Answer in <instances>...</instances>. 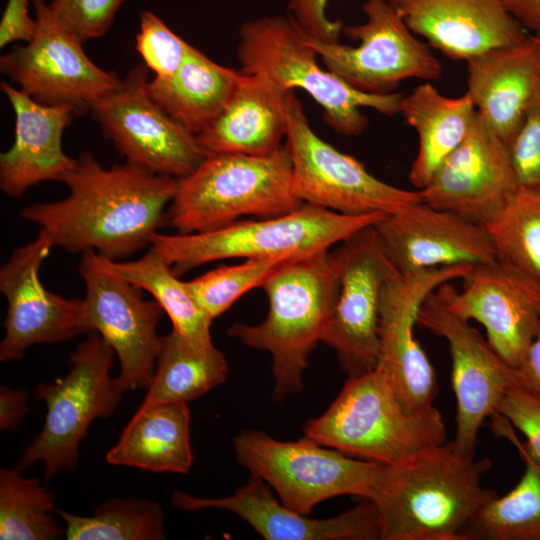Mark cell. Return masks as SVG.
<instances>
[{"mask_svg":"<svg viewBox=\"0 0 540 540\" xmlns=\"http://www.w3.org/2000/svg\"><path fill=\"white\" fill-rule=\"evenodd\" d=\"M54 247L39 229L37 238L16 248L0 269V290L8 308L0 361L19 360L35 344H54L85 334L84 299H68L48 291L40 266Z\"/></svg>","mask_w":540,"mask_h":540,"instance_id":"19","label":"cell"},{"mask_svg":"<svg viewBox=\"0 0 540 540\" xmlns=\"http://www.w3.org/2000/svg\"><path fill=\"white\" fill-rule=\"evenodd\" d=\"M491 467L489 459L463 455L451 442L385 465L370 500L381 540H469L479 513L498 495L483 484Z\"/></svg>","mask_w":540,"mask_h":540,"instance_id":"2","label":"cell"},{"mask_svg":"<svg viewBox=\"0 0 540 540\" xmlns=\"http://www.w3.org/2000/svg\"><path fill=\"white\" fill-rule=\"evenodd\" d=\"M328 1L288 0L289 15L305 35L325 43L339 42L344 25L341 20L329 19Z\"/></svg>","mask_w":540,"mask_h":540,"instance_id":"41","label":"cell"},{"mask_svg":"<svg viewBox=\"0 0 540 540\" xmlns=\"http://www.w3.org/2000/svg\"><path fill=\"white\" fill-rule=\"evenodd\" d=\"M399 114L418 135V152L409 181L421 190L468 135L477 111L467 92L447 97L432 84L424 83L402 97Z\"/></svg>","mask_w":540,"mask_h":540,"instance_id":"28","label":"cell"},{"mask_svg":"<svg viewBox=\"0 0 540 540\" xmlns=\"http://www.w3.org/2000/svg\"><path fill=\"white\" fill-rule=\"evenodd\" d=\"M461 291L436 290L457 316L480 323L487 341L511 367L523 361L540 329V288L498 259L473 265Z\"/></svg>","mask_w":540,"mask_h":540,"instance_id":"18","label":"cell"},{"mask_svg":"<svg viewBox=\"0 0 540 540\" xmlns=\"http://www.w3.org/2000/svg\"><path fill=\"white\" fill-rule=\"evenodd\" d=\"M405 23L452 60L517 44L528 34L503 0H395Z\"/></svg>","mask_w":540,"mask_h":540,"instance_id":"23","label":"cell"},{"mask_svg":"<svg viewBox=\"0 0 540 540\" xmlns=\"http://www.w3.org/2000/svg\"><path fill=\"white\" fill-rule=\"evenodd\" d=\"M497 413L525 436L526 450L540 462V395L513 385L505 392Z\"/></svg>","mask_w":540,"mask_h":540,"instance_id":"40","label":"cell"},{"mask_svg":"<svg viewBox=\"0 0 540 540\" xmlns=\"http://www.w3.org/2000/svg\"><path fill=\"white\" fill-rule=\"evenodd\" d=\"M493 432L509 440L524 462V473L508 493L496 496L479 513L469 540H540V462L519 441L513 426L500 414L491 417Z\"/></svg>","mask_w":540,"mask_h":540,"instance_id":"30","label":"cell"},{"mask_svg":"<svg viewBox=\"0 0 540 540\" xmlns=\"http://www.w3.org/2000/svg\"><path fill=\"white\" fill-rule=\"evenodd\" d=\"M387 214L350 215L304 203L289 213L236 221L192 234L157 233L151 248L177 276L203 264L230 258H300L329 250Z\"/></svg>","mask_w":540,"mask_h":540,"instance_id":"7","label":"cell"},{"mask_svg":"<svg viewBox=\"0 0 540 540\" xmlns=\"http://www.w3.org/2000/svg\"><path fill=\"white\" fill-rule=\"evenodd\" d=\"M289 260L249 258L240 264L219 266L186 283L200 307L213 320L247 291L260 287L269 275Z\"/></svg>","mask_w":540,"mask_h":540,"instance_id":"36","label":"cell"},{"mask_svg":"<svg viewBox=\"0 0 540 540\" xmlns=\"http://www.w3.org/2000/svg\"><path fill=\"white\" fill-rule=\"evenodd\" d=\"M285 139L294 191L303 203L359 215L392 214L422 201L420 190L398 188L376 178L357 159L320 138L294 91L287 95Z\"/></svg>","mask_w":540,"mask_h":540,"instance_id":"11","label":"cell"},{"mask_svg":"<svg viewBox=\"0 0 540 540\" xmlns=\"http://www.w3.org/2000/svg\"><path fill=\"white\" fill-rule=\"evenodd\" d=\"M1 90L15 114V138L0 155V187L18 198L42 181H61L76 159L62 148L64 130L71 124L74 109L68 105H45L1 81Z\"/></svg>","mask_w":540,"mask_h":540,"instance_id":"24","label":"cell"},{"mask_svg":"<svg viewBox=\"0 0 540 540\" xmlns=\"http://www.w3.org/2000/svg\"><path fill=\"white\" fill-rule=\"evenodd\" d=\"M36 30L26 45L14 46L0 58V70L20 90L45 105H68L83 114L121 79L98 67L82 42L53 17L45 0H32Z\"/></svg>","mask_w":540,"mask_h":540,"instance_id":"15","label":"cell"},{"mask_svg":"<svg viewBox=\"0 0 540 540\" xmlns=\"http://www.w3.org/2000/svg\"><path fill=\"white\" fill-rule=\"evenodd\" d=\"M374 227L386 254L404 276L497 259L484 225L422 201L387 214Z\"/></svg>","mask_w":540,"mask_h":540,"instance_id":"20","label":"cell"},{"mask_svg":"<svg viewBox=\"0 0 540 540\" xmlns=\"http://www.w3.org/2000/svg\"><path fill=\"white\" fill-rule=\"evenodd\" d=\"M363 12V23L342 30L357 46L325 43L302 32L326 69L358 90L377 94L393 92L406 79L441 78L440 60L410 30L394 2L367 0Z\"/></svg>","mask_w":540,"mask_h":540,"instance_id":"10","label":"cell"},{"mask_svg":"<svg viewBox=\"0 0 540 540\" xmlns=\"http://www.w3.org/2000/svg\"><path fill=\"white\" fill-rule=\"evenodd\" d=\"M517 189L508 144L477 114L468 135L420 193L430 206L485 225Z\"/></svg>","mask_w":540,"mask_h":540,"instance_id":"21","label":"cell"},{"mask_svg":"<svg viewBox=\"0 0 540 540\" xmlns=\"http://www.w3.org/2000/svg\"><path fill=\"white\" fill-rule=\"evenodd\" d=\"M79 272L86 285L84 332H97L117 354L121 369L115 379L123 393L148 388L161 343L157 327L163 309L109 271L95 251L82 253Z\"/></svg>","mask_w":540,"mask_h":540,"instance_id":"14","label":"cell"},{"mask_svg":"<svg viewBox=\"0 0 540 540\" xmlns=\"http://www.w3.org/2000/svg\"><path fill=\"white\" fill-rule=\"evenodd\" d=\"M191 45L175 34L156 14H140V30L136 48L157 78L172 76L181 66Z\"/></svg>","mask_w":540,"mask_h":540,"instance_id":"37","label":"cell"},{"mask_svg":"<svg viewBox=\"0 0 540 540\" xmlns=\"http://www.w3.org/2000/svg\"><path fill=\"white\" fill-rule=\"evenodd\" d=\"M125 0H53L48 4L56 21L80 42L103 36Z\"/></svg>","mask_w":540,"mask_h":540,"instance_id":"38","label":"cell"},{"mask_svg":"<svg viewBox=\"0 0 540 540\" xmlns=\"http://www.w3.org/2000/svg\"><path fill=\"white\" fill-rule=\"evenodd\" d=\"M531 37L536 45V48L540 57V35L531 34Z\"/></svg>","mask_w":540,"mask_h":540,"instance_id":"46","label":"cell"},{"mask_svg":"<svg viewBox=\"0 0 540 540\" xmlns=\"http://www.w3.org/2000/svg\"><path fill=\"white\" fill-rule=\"evenodd\" d=\"M55 496L16 467L0 469V539L54 540L65 535L53 516Z\"/></svg>","mask_w":540,"mask_h":540,"instance_id":"35","label":"cell"},{"mask_svg":"<svg viewBox=\"0 0 540 540\" xmlns=\"http://www.w3.org/2000/svg\"><path fill=\"white\" fill-rule=\"evenodd\" d=\"M114 350L95 331L70 354L69 372L51 383H40L35 397L46 404L40 433L21 455L16 468L21 472L41 461L44 481L60 469L72 470L79 458V445L97 418H108L124 394L110 377Z\"/></svg>","mask_w":540,"mask_h":540,"instance_id":"8","label":"cell"},{"mask_svg":"<svg viewBox=\"0 0 540 540\" xmlns=\"http://www.w3.org/2000/svg\"><path fill=\"white\" fill-rule=\"evenodd\" d=\"M514 19L534 35H540V0H503Z\"/></svg>","mask_w":540,"mask_h":540,"instance_id":"45","label":"cell"},{"mask_svg":"<svg viewBox=\"0 0 540 540\" xmlns=\"http://www.w3.org/2000/svg\"><path fill=\"white\" fill-rule=\"evenodd\" d=\"M28 392L22 388L0 387V429L16 431L29 411Z\"/></svg>","mask_w":540,"mask_h":540,"instance_id":"43","label":"cell"},{"mask_svg":"<svg viewBox=\"0 0 540 540\" xmlns=\"http://www.w3.org/2000/svg\"><path fill=\"white\" fill-rule=\"evenodd\" d=\"M484 226L497 259L540 288V189L518 187Z\"/></svg>","mask_w":540,"mask_h":540,"instance_id":"33","label":"cell"},{"mask_svg":"<svg viewBox=\"0 0 540 540\" xmlns=\"http://www.w3.org/2000/svg\"><path fill=\"white\" fill-rule=\"evenodd\" d=\"M106 461L156 473H188L193 454L187 403L141 404Z\"/></svg>","mask_w":540,"mask_h":540,"instance_id":"27","label":"cell"},{"mask_svg":"<svg viewBox=\"0 0 540 540\" xmlns=\"http://www.w3.org/2000/svg\"><path fill=\"white\" fill-rule=\"evenodd\" d=\"M374 225L358 231L333 251L337 291L322 342L335 350L348 376L364 374L378 364L381 295L388 279L398 271Z\"/></svg>","mask_w":540,"mask_h":540,"instance_id":"12","label":"cell"},{"mask_svg":"<svg viewBox=\"0 0 540 540\" xmlns=\"http://www.w3.org/2000/svg\"><path fill=\"white\" fill-rule=\"evenodd\" d=\"M61 182L66 198L28 205L19 216L39 225L54 247L116 261L151 246L178 186L177 178L130 162L105 169L87 152Z\"/></svg>","mask_w":540,"mask_h":540,"instance_id":"1","label":"cell"},{"mask_svg":"<svg viewBox=\"0 0 540 540\" xmlns=\"http://www.w3.org/2000/svg\"><path fill=\"white\" fill-rule=\"evenodd\" d=\"M147 67L137 65L90 106L103 135L127 162L150 172L190 175L205 159L196 136L171 118L149 95Z\"/></svg>","mask_w":540,"mask_h":540,"instance_id":"13","label":"cell"},{"mask_svg":"<svg viewBox=\"0 0 540 540\" xmlns=\"http://www.w3.org/2000/svg\"><path fill=\"white\" fill-rule=\"evenodd\" d=\"M289 92L263 76L243 74L222 112L196 135L205 157L278 150L287 133Z\"/></svg>","mask_w":540,"mask_h":540,"instance_id":"26","label":"cell"},{"mask_svg":"<svg viewBox=\"0 0 540 540\" xmlns=\"http://www.w3.org/2000/svg\"><path fill=\"white\" fill-rule=\"evenodd\" d=\"M304 204L293 185V167L285 145L264 156L217 154L205 157L178 179L164 225L179 234L214 230L243 216L272 217Z\"/></svg>","mask_w":540,"mask_h":540,"instance_id":"5","label":"cell"},{"mask_svg":"<svg viewBox=\"0 0 540 540\" xmlns=\"http://www.w3.org/2000/svg\"><path fill=\"white\" fill-rule=\"evenodd\" d=\"M268 298L266 318L257 325L235 323L227 334L244 345L272 355L273 399L303 390L308 358L322 341L337 291L333 252L322 250L294 258L260 286Z\"/></svg>","mask_w":540,"mask_h":540,"instance_id":"3","label":"cell"},{"mask_svg":"<svg viewBox=\"0 0 540 540\" xmlns=\"http://www.w3.org/2000/svg\"><path fill=\"white\" fill-rule=\"evenodd\" d=\"M66 524L68 540H163L164 514L151 500L114 497L100 504L92 516L56 511Z\"/></svg>","mask_w":540,"mask_h":540,"instance_id":"34","label":"cell"},{"mask_svg":"<svg viewBox=\"0 0 540 540\" xmlns=\"http://www.w3.org/2000/svg\"><path fill=\"white\" fill-rule=\"evenodd\" d=\"M508 149L518 187L540 189V80Z\"/></svg>","mask_w":540,"mask_h":540,"instance_id":"39","label":"cell"},{"mask_svg":"<svg viewBox=\"0 0 540 540\" xmlns=\"http://www.w3.org/2000/svg\"><path fill=\"white\" fill-rule=\"evenodd\" d=\"M229 366L215 346L198 350L176 331L161 336L154 376L142 404L188 403L226 381Z\"/></svg>","mask_w":540,"mask_h":540,"instance_id":"32","label":"cell"},{"mask_svg":"<svg viewBox=\"0 0 540 540\" xmlns=\"http://www.w3.org/2000/svg\"><path fill=\"white\" fill-rule=\"evenodd\" d=\"M238 35L241 73L263 76L286 91L304 90L322 108L325 123L341 135L357 136L368 127L361 108L390 117L399 114L403 94L364 92L320 67L318 54L290 15L246 21Z\"/></svg>","mask_w":540,"mask_h":540,"instance_id":"6","label":"cell"},{"mask_svg":"<svg viewBox=\"0 0 540 540\" xmlns=\"http://www.w3.org/2000/svg\"><path fill=\"white\" fill-rule=\"evenodd\" d=\"M467 93L477 114L507 144L518 130L540 80V57L528 35L467 61Z\"/></svg>","mask_w":540,"mask_h":540,"instance_id":"25","label":"cell"},{"mask_svg":"<svg viewBox=\"0 0 540 540\" xmlns=\"http://www.w3.org/2000/svg\"><path fill=\"white\" fill-rule=\"evenodd\" d=\"M234 450L240 465L274 488L286 507L304 515L337 496L371 500L385 469V464L350 456L305 436L280 441L245 430L235 437Z\"/></svg>","mask_w":540,"mask_h":540,"instance_id":"9","label":"cell"},{"mask_svg":"<svg viewBox=\"0 0 540 540\" xmlns=\"http://www.w3.org/2000/svg\"><path fill=\"white\" fill-rule=\"evenodd\" d=\"M32 0H8L0 21V47L17 41L29 42L36 30V19L29 15Z\"/></svg>","mask_w":540,"mask_h":540,"instance_id":"42","label":"cell"},{"mask_svg":"<svg viewBox=\"0 0 540 540\" xmlns=\"http://www.w3.org/2000/svg\"><path fill=\"white\" fill-rule=\"evenodd\" d=\"M268 486L251 474L248 482L231 496L200 498L175 491L171 504L187 512L205 508L227 510L266 540H381L378 515L370 500L335 517L313 519L277 501Z\"/></svg>","mask_w":540,"mask_h":540,"instance_id":"22","label":"cell"},{"mask_svg":"<svg viewBox=\"0 0 540 540\" xmlns=\"http://www.w3.org/2000/svg\"><path fill=\"white\" fill-rule=\"evenodd\" d=\"M99 256L109 271L151 294L170 318L172 329L190 346L198 350L214 346L210 333L213 320L156 250L149 247L139 259L125 262Z\"/></svg>","mask_w":540,"mask_h":540,"instance_id":"31","label":"cell"},{"mask_svg":"<svg viewBox=\"0 0 540 540\" xmlns=\"http://www.w3.org/2000/svg\"><path fill=\"white\" fill-rule=\"evenodd\" d=\"M472 265L429 269L404 276L399 271L386 282L380 302L378 364L391 380L401 402L412 413L434 408L437 379L415 337L420 306L440 285L464 278Z\"/></svg>","mask_w":540,"mask_h":540,"instance_id":"17","label":"cell"},{"mask_svg":"<svg viewBox=\"0 0 540 540\" xmlns=\"http://www.w3.org/2000/svg\"><path fill=\"white\" fill-rule=\"evenodd\" d=\"M303 433L321 445L385 465L402 463L446 442L440 411H408L379 365L348 376L328 409L304 424Z\"/></svg>","mask_w":540,"mask_h":540,"instance_id":"4","label":"cell"},{"mask_svg":"<svg viewBox=\"0 0 540 540\" xmlns=\"http://www.w3.org/2000/svg\"><path fill=\"white\" fill-rule=\"evenodd\" d=\"M515 374L516 385L540 395V329Z\"/></svg>","mask_w":540,"mask_h":540,"instance_id":"44","label":"cell"},{"mask_svg":"<svg viewBox=\"0 0 540 540\" xmlns=\"http://www.w3.org/2000/svg\"><path fill=\"white\" fill-rule=\"evenodd\" d=\"M417 322L448 342L456 397V431L451 444L457 452L474 456L485 420L497 414L505 392L516 385L515 368L496 353L469 321L454 314L437 290L420 306Z\"/></svg>","mask_w":540,"mask_h":540,"instance_id":"16","label":"cell"},{"mask_svg":"<svg viewBox=\"0 0 540 540\" xmlns=\"http://www.w3.org/2000/svg\"><path fill=\"white\" fill-rule=\"evenodd\" d=\"M243 73L217 64L193 46L168 78L147 83L151 98L193 135L202 132L225 108Z\"/></svg>","mask_w":540,"mask_h":540,"instance_id":"29","label":"cell"}]
</instances>
